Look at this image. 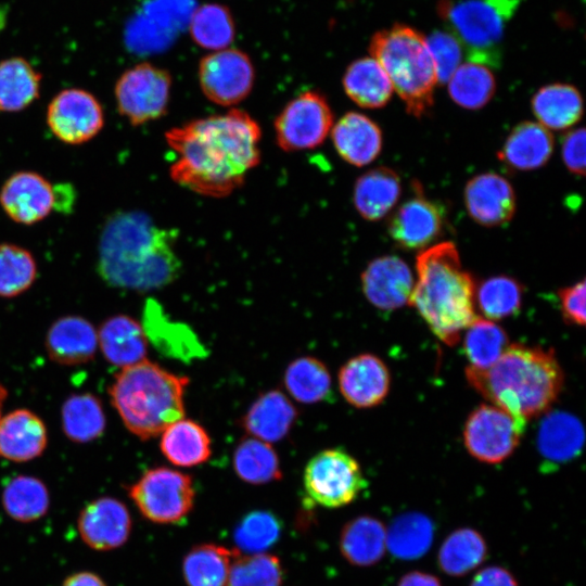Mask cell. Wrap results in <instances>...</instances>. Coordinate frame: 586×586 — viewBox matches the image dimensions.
Listing matches in <instances>:
<instances>
[{
    "label": "cell",
    "instance_id": "obj_8",
    "mask_svg": "<svg viewBox=\"0 0 586 586\" xmlns=\"http://www.w3.org/2000/svg\"><path fill=\"white\" fill-rule=\"evenodd\" d=\"M194 494L191 476L167 467L149 469L129 487L140 513L157 524L183 521L193 508Z\"/></svg>",
    "mask_w": 586,
    "mask_h": 586
},
{
    "label": "cell",
    "instance_id": "obj_38",
    "mask_svg": "<svg viewBox=\"0 0 586 586\" xmlns=\"http://www.w3.org/2000/svg\"><path fill=\"white\" fill-rule=\"evenodd\" d=\"M232 466L239 479L249 484H268L282 477L277 451L269 443L254 437L240 441L233 451Z\"/></svg>",
    "mask_w": 586,
    "mask_h": 586
},
{
    "label": "cell",
    "instance_id": "obj_30",
    "mask_svg": "<svg viewBox=\"0 0 586 586\" xmlns=\"http://www.w3.org/2000/svg\"><path fill=\"white\" fill-rule=\"evenodd\" d=\"M340 550L355 566L378 563L386 551V528L377 518L359 515L349 520L340 535Z\"/></svg>",
    "mask_w": 586,
    "mask_h": 586
},
{
    "label": "cell",
    "instance_id": "obj_43",
    "mask_svg": "<svg viewBox=\"0 0 586 586\" xmlns=\"http://www.w3.org/2000/svg\"><path fill=\"white\" fill-rule=\"evenodd\" d=\"M188 26L196 44L215 51L227 49L235 34L230 10L218 3L196 8Z\"/></svg>",
    "mask_w": 586,
    "mask_h": 586
},
{
    "label": "cell",
    "instance_id": "obj_36",
    "mask_svg": "<svg viewBox=\"0 0 586 586\" xmlns=\"http://www.w3.org/2000/svg\"><path fill=\"white\" fill-rule=\"evenodd\" d=\"M235 552L216 544L192 547L182 561L187 586H226Z\"/></svg>",
    "mask_w": 586,
    "mask_h": 586
},
{
    "label": "cell",
    "instance_id": "obj_47",
    "mask_svg": "<svg viewBox=\"0 0 586 586\" xmlns=\"http://www.w3.org/2000/svg\"><path fill=\"white\" fill-rule=\"evenodd\" d=\"M283 569L271 553H240L232 559L226 586H281Z\"/></svg>",
    "mask_w": 586,
    "mask_h": 586
},
{
    "label": "cell",
    "instance_id": "obj_53",
    "mask_svg": "<svg viewBox=\"0 0 586 586\" xmlns=\"http://www.w3.org/2000/svg\"><path fill=\"white\" fill-rule=\"evenodd\" d=\"M562 160L569 171L585 175V129H573L562 140Z\"/></svg>",
    "mask_w": 586,
    "mask_h": 586
},
{
    "label": "cell",
    "instance_id": "obj_49",
    "mask_svg": "<svg viewBox=\"0 0 586 586\" xmlns=\"http://www.w3.org/2000/svg\"><path fill=\"white\" fill-rule=\"evenodd\" d=\"M195 9V0H145L140 14L177 35L189 25Z\"/></svg>",
    "mask_w": 586,
    "mask_h": 586
},
{
    "label": "cell",
    "instance_id": "obj_20",
    "mask_svg": "<svg viewBox=\"0 0 586 586\" xmlns=\"http://www.w3.org/2000/svg\"><path fill=\"white\" fill-rule=\"evenodd\" d=\"M464 204L470 217L485 227L508 224L517 207L511 183L495 173L476 175L467 182Z\"/></svg>",
    "mask_w": 586,
    "mask_h": 586
},
{
    "label": "cell",
    "instance_id": "obj_42",
    "mask_svg": "<svg viewBox=\"0 0 586 586\" xmlns=\"http://www.w3.org/2000/svg\"><path fill=\"white\" fill-rule=\"evenodd\" d=\"M432 539L433 524L420 513L400 515L386 530V548L399 559L410 560L423 556Z\"/></svg>",
    "mask_w": 586,
    "mask_h": 586
},
{
    "label": "cell",
    "instance_id": "obj_3",
    "mask_svg": "<svg viewBox=\"0 0 586 586\" xmlns=\"http://www.w3.org/2000/svg\"><path fill=\"white\" fill-rule=\"evenodd\" d=\"M466 377L485 399L523 422L546 412L564 383L551 349L520 343L509 344L487 369L468 367Z\"/></svg>",
    "mask_w": 586,
    "mask_h": 586
},
{
    "label": "cell",
    "instance_id": "obj_22",
    "mask_svg": "<svg viewBox=\"0 0 586 586\" xmlns=\"http://www.w3.org/2000/svg\"><path fill=\"white\" fill-rule=\"evenodd\" d=\"M333 145L347 163L361 167L374 161L382 150V131L368 116L348 112L331 129Z\"/></svg>",
    "mask_w": 586,
    "mask_h": 586
},
{
    "label": "cell",
    "instance_id": "obj_50",
    "mask_svg": "<svg viewBox=\"0 0 586 586\" xmlns=\"http://www.w3.org/2000/svg\"><path fill=\"white\" fill-rule=\"evenodd\" d=\"M176 37L139 13L127 27L126 44L135 53H155L168 48Z\"/></svg>",
    "mask_w": 586,
    "mask_h": 586
},
{
    "label": "cell",
    "instance_id": "obj_48",
    "mask_svg": "<svg viewBox=\"0 0 586 586\" xmlns=\"http://www.w3.org/2000/svg\"><path fill=\"white\" fill-rule=\"evenodd\" d=\"M33 254L16 244H0V297H14L27 291L37 278Z\"/></svg>",
    "mask_w": 586,
    "mask_h": 586
},
{
    "label": "cell",
    "instance_id": "obj_10",
    "mask_svg": "<svg viewBox=\"0 0 586 586\" xmlns=\"http://www.w3.org/2000/svg\"><path fill=\"white\" fill-rule=\"evenodd\" d=\"M171 84L169 72L153 64L140 63L128 68L114 87L118 113L132 126L163 117L168 110Z\"/></svg>",
    "mask_w": 586,
    "mask_h": 586
},
{
    "label": "cell",
    "instance_id": "obj_35",
    "mask_svg": "<svg viewBox=\"0 0 586 586\" xmlns=\"http://www.w3.org/2000/svg\"><path fill=\"white\" fill-rule=\"evenodd\" d=\"M288 393L298 403L317 404L332 394V380L328 367L319 359L303 356L290 362L283 374Z\"/></svg>",
    "mask_w": 586,
    "mask_h": 586
},
{
    "label": "cell",
    "instance_id": "obj_57",
    "mask_svg": "<svg viewBox=\"0 0 586 586\" xmlns=\"http://www.w3.org/2000/svg\"><path fill=\"white\" fill-rule=\"evenodd\" d=\"M7 390L4 386L0 385V419H1V409H2V405H3V402L7 398Z\"/></svg>",
    "mask_w": 586,
    "mask_h": 586
},
{
    "label": "cell",
    "instance_id": "obj_4",
    "mask_svg": "<svg viewBox=\"0 0 586 586\" xmlns=\"http://www.w3.org/2000/svg\"><path fill=\"white\" fill-rule=\"evenodd\" d=\"M416 271L409 305L438 340L449 346L457 344L461 332L477 316L475 281L462 268L456 245L444 241L422 250L417 256Z\"/></svg>",
    "mask_w": 586,
    "mask_h": 586
},
{
    "label": "cell",
    "instance_id": "obj_26",
    "mask_svg": "<svg viewBox=\"0 0 586 586\" xmlns=\"http://www.w3.org/2000/svg\"><path fill=\"white\" fill-rule=\"evenodd\" d=\"M98 345L106 360L120 368L144 360L148 351L143 327L126 315L113 316L102 323Z\"/></svg>",
    "mask_w": 586,
    "mask_h": 586
},
{
    "label": "cell",
    "instance_id": "obj_1",
    "mask_svg": "<svg viewBox=\"0 0 586 586\" xmlns=\"http://www.w3.org/2000/svg\"><path fill=\"white\" fill-rule=\"evenodd\" d=\"M260 138L258 123L238 109L174 127L165 133L177 155L170 178L203 196H228L259 164Z\"/></svg>",
    "mask_w": 586,
    "mask_h": 586
},
{
    "label": "cell",
    "instance_id": "obj_41",
    "mask_svg": "<svg viewBox=\"0 0 586 586\" xmlns=\"http://www.w3.org/2000/svg\"><path fill=\"white\" fill-rule=\"evenodd\" d=\"M62 425L65 435L77 443L100 437L105 429V416L100 400L92 394L68 397L62 407Z\"/></svg>",
    "mask_w": 586,
    "mask_h": 586
},
{
    "label": "cell",
    "instance_id": "obj_24",
    "mask_svg": "<svg viewBox=\"0 0 586 586\" xmlns=\"http://www.w3.org/2000/svg\"><path fill=\"white\" fill-rule=\"evenodd\" d=\"M553 143L549 129L539 123L526 120L510 131L497 156L509 169H538L549 161Z\"/></svg>",
    "mask_w": 586,
    "mask_h": 586
},
{
    "label": "cell",
    "instance_id": "obj_21",
    "mask_svg": "<svg viewBox=\"0 0 586 586\" xmlns=\"http://www.w3.org/2000/svg\"><path fill=\"white\" fill-rule=\"evenodd\" d=\"M298 416L296 407L279 390L262 393L241 418V426L254 438L266 443L283 440Z\"/></svg>",
    "mask_w": 586,
    "mask_h": 586
},
{
    "label": "cell",
    "instance_id": "obj_18",
    "mask_svg": "<svg viewBox=\"0 0 586 586\" xmlns=\"http://www.w3.org/2000/svg\"><path fill=\"white\" fill-rule=\"evenodd\" d=\"M77 526L85 544L94 550L106 551L127 542L131 533V517L120 500L101 497L81 510Z\"/></svg>",
    "mask_w": 586,
    "mask_h": 586
},
{
    "label": "cell",
    "instance_id": "obj_11",
    "mask_svg": "<svg viewBox=\"0 0 586 586\" xmlns=\"http://www.w3.org/2000/svg\"><path fill=\"white\" fill-rule=\"evenodd\" d=\"M273 126L277 144L284 152L310 150L331 131L333 113L321 92L307 90L285 104Z\"/></svg>",
    "mask_w": 586,
    "mask_h": 586
},
{
    "label": "cell",
    "instance_id": "obj_28",
    "mask_svg": "<svg viewBox=\"0 0 586 586\" xmlns=\"http://www.w3.org/2000/svg\"><path fill=\"white\" fill-rule=\"evenodd\" d=\"M582 422L566 411H552L542 420L536 438L543 458L552 463H563L575 458L583 448Z\"/></svg>",
    "mask_w": 586,
    "mask_h": 586
},
{
    "label": "cell",
    "instance_id": "obj_23",
    "mask_svg": "<svg viewBox=\"0 0 586 586\" xmlns=\"http://www.w3.org/2000/svg\"><path fill=\"white\" fill-rule=\"evenodd\" d=\"M43 421L27 409L13 410L0 419V456L15 462L39 457L47 447Z\"/></svg>",
    "mask_w": 586,
    "mask_h": 586
},
{
    "label": "cell",
    "instance_id": "obj_19",
    "mask_svg": "<svg viewBox=\"0 0 586 586\" xmlns=\"http://www.w3.org/2000/svg\"><path fill=\"white\" fill-rule=\"evenodd\" d=\"M337 382L348 404L357 408H372L388 394L391 374L381 358L365 353L354 356L341 367Z\"/></svg>",
    "mask_w": 586,
    "mask_h": 586
},
{
    "label": "cell",
    "instance_id": "obj_44",
    "mask_svg": "<svg viewBox=\"0 0 586 586\" xmlns=\"http://www.w3.org/2000/svg\"><path fill=\"white\" fill-rule=\"evenodd\" d=\"M464 331L463 348L471 368H489L509 345L506 331L485 318L477 317Z\"/></svg>",
    "mask_w": 586,
    "mask_h": 586
},
{
    "label": "cell",
    "instance_id": "obj_39",
    "mask_svg": "<svg viewBox=\"0 0 586 586\" xmlns=\"http://www.w3.org/2000/svg\"><path fill=\"white\" fill-rule=\"evenodd\" d=\"M447 82L451 100L468 110L485 106L496 90L491 68L474 62L460 64Z\"/></svg>",
    "mask_w": 586,
    "mask_h": 586
},
{
    "label": "cell",
    "instance_id": "obj_6",
    "mask_svg": "<svg viewBox=\"0 0 586 586\" xmlns=\"http://www.w3.org/2000/svg\"><path fill=\"white\" fill-rule=\"evenodd\" d=\"M369 52L388 76L407 113L417 118L426 115L437 84L426 37L408 25L394 24L371 37Z\"/></svg>",
    "mask_w": 586,
    "mask_h": 586
},
{
    "label": "cell",
    "instance_id": "obj_40",
    "mask_svg": "<svg viewBox=\"0 0 586 586\" xmlns=\"http://www.w3.org/2000/svg\"><path fill=\"white\" fill-rule=\"evenodd\" d=\"M49 501V492L43 482L28 475L13 477L2 493L5 512L20 522H31L43 517Z\"/></svg>",
    "mask_w": 586,
    "mask_h": 586
},
{
    "label": "cell",
    "instance_id": "obj_52",
    "mask_svg": "<svg viewBox=\"0 0 586 586\" xmlns=\"http://www.w3.org/2000/svg\"><path fill=\"white\" fill-rule=\"evenodd\" d=\"M564 320L570 324L585 326V280L558 292Z\"/></svg>",
    "mask_w": 586,
    "mask_h": 586
},
{
    "label": "cell",
    "instance_id": "obj_9",
    "mask_svg": "<svg viewBox=\"0 0 586 586\" xmlns=\"http://www.w3.org/2000/svg\"><path fill=\"white\" fill-rule=\"evenodd\" d=\"M303 483L307 497L326 508L351 504L367 486L358 461L341 448L324 449L310 458Z\"/></svg>",
    "mask_w": 586,
    "mask_h": 586
},
{
    "label": "cell",
    "instance_id": "obj_45",
    "mask_svg": "<svg viewBox=\"0 0 586 586\" xmlns=\"http://www.w3.org/2000/svg\"><path fill=\"white\" fill-rule=\"evenodd\" d=\"M523 288L515 279L500 275L484 280L475 291V305L487 320H500L521 308Z\"/></svg>",
    "mask_w": 586,
    "mask_h": 586
},
{
    "label": "cell",
    "instance_id": "obj_54",
    "mask_svg": "<svg viewBox=\"0 0 586 586\" xmlns=\"http://www.w3.org/2000/svg\"><path fill=\"white\" fill-rule=\"evenodd\" d=\"M470 586H519L510 571L502 566H487L479 571Z\"/></svg>",
    "mask_w": 586,
    "mask_h": 586
},
{
    "label": "cell",
    "instance_id": "obj_16",
    "mask_svg": "<svg viewBox=\"0 0 586 586\" xmlns=\"http://www.w3.org/2000/svg\"><path fill=\"white\" fill-rule=\"evenodd\" d=\"M403 203L390 218L387 230L400 249L424 250L442 237L445 211L441 204L421 194Z\"/></svg>",
    "mask_w": 586,
    "mask_h": 586
},
{
    "label": "cell",
    "instance_id": "obj_29",
    "mask_svg": "<svg viewBox=\"0 0 586 586\" xmlns=\"http://www.w3.org/2000/svg\"><path fill=\"white\" fill-rule=\"evenodd\" d=\"M161 434V451L177 467L191 468L202 464L212 455L211 437L194 420L181 418L169 424Z\"/></svg>",
    "mask_w": 586,
    "mask_h": 586
},
{
    "label": "cell",
    "instance_id": "obj_33",
    "mask_svg": "<svg viewBox=\"0 0 586 586\" xmlns=\"http://www.w3.org/2000/svg\"><path fill=\"white\" fill-rule=\"evenodd\" d=\"M161 307L151 302L145 309V329L158 349L182 361L202 358L205 349L195 333L186 324L173 322Z\"/></svg>",
    "mask_w": 586,
    "mask_h": 586
},
{
    "label": "cell",
    "instance_id": "obj_37",
    "mask_svg": "<svg viewBox=\"0 0 586 586\" xmlns=\"http://www.w3.org/2000/svg\"><path fill=\"white\" fill-rule=\"evenodd\" d=\"M486 556L484 537L473 528L461 527L444 539L437 560L445 574L460 577L480 566Z\"/></svg>",
    "mask_w": 586,
    "mask_h": 586
},
{
    "label": "cell",
    "instance_id": "obj_25",
    "mask_svg": "<svg viewBox=\"0 0 586 586\" xmlns=\"http://www.w3.org/2000/svg\"><path fill=\"white\" fill-rule=\"evenodd\" d=\"M46 346L51 359L62 365L89 361L98 347V332L87 319L66 316L50 327Z\"/></svg>",
    "mask_w": 586,
    "mask_h": 586
},
{
    "label": "cell",
    "instance_id": "obj_31",
    "mask_svg": "<svg viewBox=\"0 0 586 586\" xmlns=\"http://www.w3.org/2000/svg\"><path fill=\"white\" fill-rule=\"evenodd\" d=\"M343 88L354 103L365 109L383 107L394 90L382 66L371 56L357 59L347 66Z\"/></svg>",
    "mask_w": 586,
    "mask_h": 586
},
{
    "label": "cell",
    "instance_id": "obj_46",
    "mask_svg": "<svg viewBox=\"0 0 586 586\" xmlns=\"http://www.w3.org/2000/svg\"><path fill=\"white\" fill-rule=\"evenodd\" d=\"M282 533L281 520L269 510L246 513L233 531L235 550L240 553H262L270 549Z\"/></svg>",
    "mask_w": 586,
    "mask_h": 586
},
{
    "label": "cell",
    "instance_id": "obj_55",
    "mask_svg": "<svg viewBox=\"0 0 586 586\" xmlns=\"http://www.w3.org/2000/svg\"><path fill=\"white\" fill-rule=\"evenodd\" d=\"M397 586H442L440 579L425 572L412 571L405 574Z\"/></svg>",
    "mask_w": 586,
    "mask_h": 586
},
{
    "label": "cell",
    "instance_id": "obj_13",
    "mask_svg": "<svg viewBox=\"0 0 586 586\" xmlns=\"http://www.w3.org/2000/svg\"><path fill=\"white\" fill-rule=\"evenodd\" d=\"M199 81L204 95L218 105L242 102L252 91L255 69L250 56L238 49H222L200 61Z\"/></svg>",
    "mask_w": 586,
    "mask_h": 586
},
{
    "label": "cell",
    "instance_id": "obj_32",
    "mask_svg": "<svg viewBox=\"0 0 586 586\" xmlns=\"http://www.w3.org/2000/svg\"><path fill=\"white\" fill-rule=\"evenodd\" d=\"M538 123L561 130L575 125L583 115V99L573 85L555 82L542 87L532 99Z\"/></svg>",
    "mask_w": 586,
    "mask_h": 586
},
{
    "label": "cell",
    "instance_id": "obj_15",
    "mask_svg": "<svg viewBox=\"0 0 586 586\" xmlns=\"http://www.w3.org/2000/svg\"><path fill=\"white\" fill-rule=\"evenodd\" d=\"M58 188L36 171L12 174L0 189V206L13 221L30 226L59 207Z\"/></svg>",
    "mask_w": 586,
    "mask_h": 586
},
{
    "label": "cell",
    "instance_id": "obj_56",
    "mask_svg": "<svg viewBox=\"0 0 586 586\" xmlns=\"http://www.w3.org/2000/svg\"><path fill=\"white\" fill-rule=\"evenodd\" d=\"M62 586H106L103 579L92 572H77L68 576Z\"/></svg>",
    "mask_w": 586,
    "mask_h": 586
},
{
    "label": "cell",
    "instance_id": "obj_2",
    "mask_svg": "<svg viewBox=\"0 0 586 586\" xmlns=\"http://www.w3.org/2000/svg\"><path fill=\"white\" fill-rule=\"evenodd\" d=\"M176 240V230L157 226L145 213H114L100 233L98 272L113 288L139 292L164 288L181 271Z\"/></svg>",
    "mask_w": 586,
    "mask_h": 586
},
{
    "label": "cell",
    "instance_id": "obj_5",
    "mask_svg": "<svg viewBox=\"0 0 586 586\" xmlns=\"http://www.w3.org/2000/svg\"><path fill=\"white\" fill-rule=\"evenodd\" d=\"M188 383V377L144 359L122 368L110 387V396L128 431L149 440L183 418Z\"/></svg>",
    "mask_w": 586,
    "mask_h": 586
},
{
    "label": "cell",
    "instance_id": "obj_17",
    "mask_svg": "<svg viewBox=\"0 0 586 586\" xmlns=\"http://www.w3.org/2000/svg\"><path fill=\"white\" fill-rule=\"evenodd\" d=\"M360 279L362 292L374 307L395 310L409 305L415 278L407 263L398 256L374 258L367 265Z\"/></svg>",
    "mask_w": 586,
    "mask_h": 586
},
{
    "label": "cell",
    "instance_id": "obj_12",
    "mask_svg": "<svg viewBox=\"0 0 586 586\" xmlns=\"http://www.w3.org/2000/svg\"><path fill=\"white\" fill-rule=\"evenodd\" d=\"M525 424L495 405H481L466 421L464 446L479 461L499 463L519 446Z\"/></svg>",
    "mask_w": 586,
    "mask_h": 586
},
{
    "label": "cell",
    "instance_id": "obj_34",
    "mask_svg": "<svg viewBox=\"0 0 586 586\" xmlns=\"http://www.w3.org/2000/svg\"><path fill=\"white\" fill-rule=\"evenodd\" d=\"M41 74L25 59L0 61V113L27 109L40 95Z\"/></svg>",
    "mask_w": 586,
    "mask_h": 586
},
{
    "label": "cell",
    "instance_id": "obj_51",
    "mask_svg": "<svg viewBox=\"0 0 586 586\" xmlns=\"http://www.w3.org/2000/svg\"><path fill=\"white\" fill-rule=\"evenodd\" d=\"M426 42L435 64L437 82L446 84L461 64L462 47L449 31L443 30L432 33L426 37Z\"/></svg>",
    "mask_w": 586,
    "mask_h": 586
},
{
    "label": "cell",
    "instance_id": "obj_7",
    "mask_svg": "<svg viewBox=\"0 0 586 586\" xmlns=\"http://www.w3.org/2000/svg\"><path fill=\"white\" fill-rule=\"evenodd\" d=\"M518 5L519 0H441L437 13L469 62L497 67L505 29Z\"/></svg>",
    "mask_w": 586,
    "mask_h": 586
},
{
    "label": "cell",
    "instance_id": "obj_27",
    "mask_svg": "<svg viewBox=\"0 0 586 586\" xmlns=\"http://www.w3.org/2000/svg\"><path fill=\"white\" fill-rule=\"evenodd\" d=\"M400 193L397 173L380 166L358 177L354 186L353 203L364 219L377 221L396 205Z\"/></svg>",
    "mask_w": 586,
    "mask_h": 586
},
{
    "label": "cell",
    "instance_id": "obj_14",
    "mask_svg": "<svg viewBox=\"0 0 586 586\" xmlns=\"http://www.w3.org/2000/svg\"><path fill=\"white\" fill-rule=\"evenodd\" d=\"M104 111L97 97L85 89L61 90L47 107V125L65 144H82L104 127Z\"/></svg>",
    "mask_w": 586,
    "mask_h": 586
}]
</instances>
